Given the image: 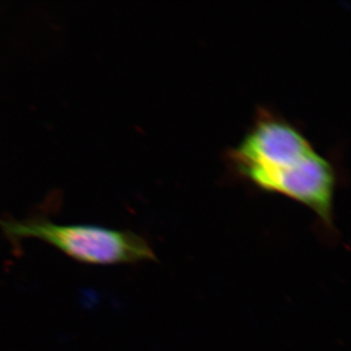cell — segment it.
Returning a JSON list of instances; mask_svg holds the SVG:
<instances>
[{
	"mask_svg": "<svg viewBox=\"0 0 351 351\" xmlns=\"http://www.w3.org/2000/svg\"><path fill=\"white\" fill-rule=\"evenodd\" d=\"M0 228L12 241L38 239L52 245L77 262L114 265L156 261L149 242L128 230H114L96 226L57 225L45 219L3 221Z\"/></svg>",
	"mask_w": 351,
	"mask_h": 351,
	"instance_id": "2",
	"label": "cell"
},
{
	"mask_svg": "<svg viewBox=\"0 0 351 351\" xmlns=\"http://www.w3.org/2000/svg\"><path fill=\"white\" fill-rule=\"evenodd\" d=\"M234 174L252 186L297 201L334 228L336 168L316 152L294 124L267 108H258L248 132L228 152Z\"/></svg>",
	"mask_w": 351,
	"mask_h": 351,
	"instance_id": "1",
	"label": "cell"
}]
</instances>
